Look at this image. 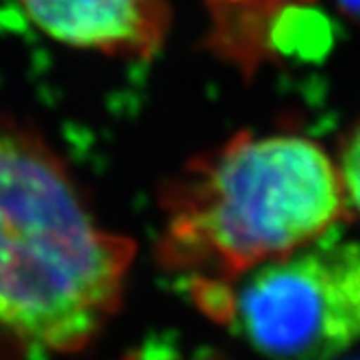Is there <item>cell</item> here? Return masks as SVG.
<instances>
[{
    "mask_svg": "<svg viewBox=\"0 0 360 360\" xmlns=\"http://www.w3.org/2000/svg\"><path fill=\"white\" fill-rule=\"evenodd\" d=\"M337 3L341 5V9H343L347 15H352L354 20L360 22V0H337Z\"/></svg>",
    "mask_w": 360,
    "mask_h": 360,
    "instance_id": "8",
    "label": "cell"
},
{
    "mask_svg": "<svg viewBox=\"0 0 360 360\" xmlns=\"http://www.w3.org/2000/svg\"><path fill=\"white\" fill-rule=\"evenodd\" d=\"M124 360H187V358L180 354L174 345L154 341V343L141 345L139 349L131 352Z\"/></svg>",
    "mask_w": 360,
    "mask_h": 360,
    "instance_id": "6",
    "label": "cell"
},
{
    "mask_svg": "<svg viewBox=\"0 0 360 360\" xmlns=\"http://www.w3.org/2000/svg\"><path fill=\"white\" fill-rule=\"evenodd\" d=\"M349 211L360 217V122L347 133L337 161Z\"/></svg>",
    "mask_w": 360,
    "mask_h": 360,
    "instance_id": "5",
    "label": "cell"
},
{
    "mask_svg": "<svg viewBox=\"0 0 360 360\" xmlns=\"http://www.w3.org/2000/svg\"><path fill=\"white\" fill-rule=\"evenodd\" d=\"M159 265L189 297L224 289L352 219L337 161L302 135L239 133L161 191Z\"/></svg>",
    "mask_w": 360,
    "mask_h": 360,
    "instance_id": "1",
    "label": "cell"
},
{
    "mask_svg": "<svg viewBox=\"0 0 360 360\" xmlns=\"http://www.w3.org/2000/svg\"><path fill=\"white\" fill-rule=\"evenodd\" d=\"M133 256L44 139L0 117V330L48 352L83 349L120 308Z\"/></svg>",
    "mask_w": 360,
    "mask_h": 360,
    "instance_id": "2",
    "label": "cell"
},
{
    "mask_svg": "<svg viewBox=\"0 0 360 360\" xmlns=\"http://www.w3.org/2000/svg\"><path fill=\"white\" fill-rule=\"evenodd\" d=\"M221 5L233 7H254V9H276L285 3H311V0H217Z\"/></svg>",
    "mask_w": 360,
    "mask_h": 360,
    "instance_id": "7",
    "label": "cell"
},
{
    "mask_svg": "<svg viewBox=\"0 0 360 360\" xmlns=\"http://www.w3.org/2000/svg\"><path fill=\"white\" fill-rule=\"evenodd\" d=\"M191 302L267 360H337L360 343V241L337 226Z\"/></svg>",
    "mask_w": 360,
    "mask_h": 360,
    "instance_id": "3",
    "label": "cell"
},
{
    "mask_svg": "<svg viewBox=\"0 0 360 360\" xmlns=\"http://www.w3.org/2000/svg\"><path fill=\"white\" fill-rule=\"evenodd\" d=\"M33 24L53 39L109 57L150 59L161 50L169 0H18Z\"/></svg>",
    "mask_w": 360,
    "mask_h": 360,
    "instance_id": "4",
    "label": "cell"
},
{
    "mask_svg": "<svg viewBox=\"0 0 360 360\" xmlns=\"http://www.w3.org/2000/svg\"><path fill=\"white\" fill-rule=\"evenodd\" d=\"M354 360H360V358H354Z\"/></svg>",
    "mask_w": 360,
    "mask_h": 360,
    "instance_id": "9",
    "label": "cell"
}]
</instances>
